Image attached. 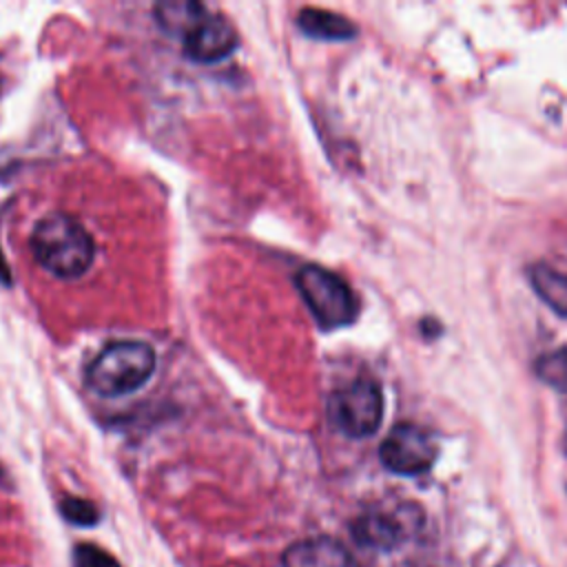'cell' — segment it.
<instances>
[{
	"mask_svg": "<svg viewBox=\"0 0 567 567\" xmlns=\"http://www.w3.org/2000/svg\"><path fill=\"white\" fill-rule=\"evenodd\" d=\"M31 250L38 264L60 279L84 275L95 257V244L89 230L64 213L47 215L35 224Z\"/></svg>",
	"mask_w": 567,
	"mask_h": 567,
	"instance_id": "6da1fadb",
	"label": "cell"
},
{
	"mask_svg": "<svg viewBox=\"0 0 567 567\" xmlns=\"http://www.w3.org/2000/svg\"><path fill=\"white\" fill-rule=\"evenodd\" d=\"M153 370L155 352L148 343L113 341L91 361L86 381L100 396H124L140 390Z\"/></svg>",
	"mask_w": 567,
	"mask_h": 567,
	"instance_id": "7a4b0ae2",
	"label": "cell"
},
{
	"mask_svg": "<svg viewBox=\"0 0 567 567\" xmlns=\"http://www.w3.org/2000/svg\"><path fill=\"white\" fill-rule=\"evenodd\" d=\"M295 284L321 328L332 330L354 321L359 310L357 297L350 286L334 272L308 264L297 270Z\"/></svg>",
	"mask_w": 567,
	"mask_h": 567,
	"instance_id": "3957f363",
	"label": "cell"
},
{
	"mask_svg": "<svg viewBox=\"0 0 567 567\" xmlns=\"http://www.w3.org/2000/svg\"><path fill=\"white\" fill-rule=\"evenodd\" d=\"M328 412L332 423L352 439L377 432L383 419V394L377 381L357 379L330 396Z\"/></svg>",
	"mask_w": 567,
	"mask_h": 567,
	"instance_id": "277c9868",
	"label": "cell"
},
{
	"mask_svg": "<svg viewBox=\"0 0 567 567\" xmlns=\"http://www.w3.org/2000/svg\"><path fill=\"white\" fill-rule=\"evenodd\" d=\"M379 456L381 463L396 474H421L434 463L436 443L425 430L412 423H399L383 439Z\"/></svg>",
	"mask_w": 567,
	"mask_h": 567,
	"instance_id": "5b68a950",
	"label": "cell"
},
{
	"mask_svg": "<svg viewBox=\"0 0 567 567\" xmlns=\"http://www.w3.org/2000/svg\"><path fill=\"white\" fill-rule=\"evenodd\" d=\"M237 47L235 27L219 13L206 16L186 38L184 53L195 62H219Z\"/></svg>",
	"mask_w": 567,
	"mask_h": 567,
	"instance_id": "8992f818",
	"label": "cell"
},
{
	"mask_svg": "<svg viewBox=\"0 0 567 567\" xmlns=\"http://www.w3.org/2000/svg\"><path fill=\"white\" fill-rule=\"evenodd\" d=\"M284 567H359L352 554L332 538H312L284 551Z\"/></svg>",
	"mask_w": 567,
	"mask_h": 567,
	"instance_id": "52a82bcc",
	"label": "cell"
},
{
	"mask_svg": "<svg viewBox=\"0 0 567 567\" xmlns=\"http://www.w3.org/2000/svg\"><path fill=\"white\" fill-rule=\"evenodd\" d=\"M208 16L206 7L193 0H166L155 4L157 24L177 38H186L204 18Z\"/></svg>",
	"mask_w": 567,
	"mask_h": 567,
	"instance_id": "ba28073f",
	"label": "cell"
},
{
	"mask_svg": "<svg viewBox=\"0 0 567 567\" xmlns=\"http://www.w3.org/2000/svg\"><path fill=\"white\" fill-rule=\"evenodd\" d=\"M297 24L303 33L319 40H350L357 33V27L348 18L312 7L299 11Z\"/></svg>",
	"mask_w": 567,
	"mask_h": 567,
	"instance_id": "9c48e42d",
	"label": "cell"
},
{
	"mask_svg": "<svg viewBox=\"0 0 567 567\" xmlns=\"http://www.w3.org/2000/svg\"><path fill=\"white\" fill-rule=\"evenodd\" d=\"M529 279L538 297L558 315L567 317V275L554 270L551 266L538 264L529 270Z\"/></svg>",
	"mask_w": 567,
	"mask_h": 567,
	"instance_id": "30bf717a",
	"label": "cell"
},
{
	"mask_svg": "<svg viewBox=\"0 0 567 567\" xmlns=\"http://www.w3.org/2000/svg\"><path fill=\"white\" fill-rule=\"evenodd\" d=\"M352 532L359 538V543L370 545V547H379V549H388V547L396 545L399 536H401L399 523L394 518L385 516V514H365V516H361L354 523Z\"/></svg>",
	"mask_w": 567,
	"mask_h": 567,
	"instance_id": "8fae6325",
	"label": "cell"
},
{
	"mask_svg": "<svg viewBox=\"0 0 567 567\" xmlns=\"http://www.w3.org/2000/svg\"><path fill=\"white\" fill-rule=\"evenodd\" d=\"M536 374L549 388L567 394V348L543 354L536 361Z\"/></svg>",
	"mask_w": 567,
	"mask_h": 567,
	"instance_id": "7c38bea8",
	"label": "cell"
},
{
	"mask_svg": "<svg viewBox=\"0 0 567 567\" xmlns=\"http://www.w3.org/2000/svg\"><path fill=\"white\" fill-rule=\"evenodd\" d=\"M75 567H120V563L97 545L82 543L73 549Z\"/></svg>",
	"mask_w": 567,
	"mask_h": 567,
	"instance_id": "4fadbf2b",
	"label": "cell"
},
{
	"mask_svg": "<svg viewBox=\"0 0 567 567\" xmlns=\"http://www.w3.org/2000/svg\"><path fill=\"white\" fill-rule=\"evenodd\" d=\"M62 514L75 525H91V523L97 520L95 505L84 501V498H64L62 501Z\"/></svg>",
	"mask_w": 567,
	"mask_h": 567,
	"instance_id": "5bb4252c",
	"label": "cell"
}]
</instances>
